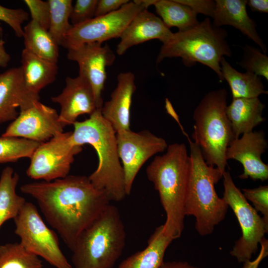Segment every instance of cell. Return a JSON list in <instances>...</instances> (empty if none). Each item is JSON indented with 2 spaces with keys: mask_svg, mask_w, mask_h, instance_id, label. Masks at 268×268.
Segmentation results:
<instances>
[{
  "mask_svg": "<svg viewBox=\"0 0 268 268\" xmlns=\"http://www.w3.org/2000/svg\"><path fill=\"white\" fill-rule=\"evenodd\" d=\"M20 189L36 200L48 224L71 251L80 233L110 202L105 194L85 176L29 183Z\"/></svg>",
  "mask_w": 268,
  "mask_h": 268,
  "instance_id": "obj_1",
  "label": "cell"
},
{
  "mask_svg": "<svg viewBox=\"0 0 268 268\" xmlns=\"http://www.w3.org/2000/svg\"><path fill=\"white\" fill-rule=\"evenodd\" d=\"M166 150L165 153L155 157L146 173L158 192L166 213L163 232L173 240L180 238L184 230L191 161L184 143L171 144Z\"/></svg>",
  "mask_w": 268,
  "mask_h": 268,
  "instance_id": "obj_2",
  "label": "cell"
},
{
  "mask_svg": "<svg viewBox=\"0 0 268 268\" xmlns=\"http://www.w3.org/2000/svg\"><path fill=\"white\" fill-rule=\"evenodd\" d=\"M71 138L75 145H91L96 151L98 164L88 177L92 185L110 201H120L127 196L124 173L117 145L116 133L97 109L83 121H76Z\"/></svg>",
  "mask_w": 268,
  "mask_h": 268,
  "instance_id": "obj_3",
  "label": "cell"
},
{
  "mask_svg": "<svg viewBox=\"0 0 268 268\" xmlns=\"http://www.w3.org/2000/svg\"><path fill=\"white\" fill-rule=\"evenodd\" d=\"M190 168L185 202L186 215L196 218L195 228L201 236L211 234L225 217L228 205L219 198L214 185L222 178L220 170L206 164L199 146L188 139Z\"/></svg>",
  "mask_w": 268,
  "mask_h": 268,
  "instance_id": "obj_4",
  "label": "cell"
},
{
  "mask_svg": "<svg viewBox=\"0 0 268 268\" xmlns=\"http://www.w3.org/2000/svg\"><path fill=\"white\" fill-rule=\"evenodd\" d=\"M126 239L119 210L109 204L78 236L72 251V263L75 268H112Z\"/></svg>",
  "mask_w": 268,
  "mask_h": 268,
  "instance_id": "obj_5",
  "label": "cell"
},
{
  "mask_svg": "<svg viewBox=\"0 0 268 268\" xmlns=\"http://www.w3.org/2000/svg\"><path fill=\"white\" fill-rule=\"evenodd\" d=\"M227 32L214 26L207 17L194 27L185 31L173 33L163 43L156 59L159 64L166 58H180L183 64L191 67L197 63L208 67L224 81L220 61L224 56L231 57L232 51L227 43Z\"/></svg>",
  "mask_w": 268,
  "mask_h": 268,
  "instance_id": "obj_6",
  "label": "cell"
},
{
  "mask_svg": "<svg viewBox=\"0 0 268 268\" xmlns=\"http://www.w3.org/2000/svg\"><path fill=\"white\" fill-rule=\"evenodd\" d=\"M227 92L225 88L206 93L195 108L192 137L207 164L226 172V150L235 138L226 115Z\"/></svg>",
  "mask_w": 268,
  "mask_h": 268,
  "instance_id": "obj_7",
  "label": "cell"
},
{
  "mask_svg": "<svg viewBox=\"0 0 268 268\" xmlns=\"http://www.w3.org/2000/svg\"><path fill=\"white\" fill-rule=\"evenodd\" d=\"M224 191L222 199L236 215L242 231L241 237L235 242L230 254L239 263L250 261L258 245L268 233V224L258 214L235 185L230 173L223 176Z\"/></svg>",
  "mask_w": 268,
  "mask_h": 268,
  "instance_id": "obj_8",
  "label": "cell"
},
{
  "mask_svg": "<svg viewBox=\"0 0 268 268\" xmlns=\"http://www.w3.org/2000/svg\"><path fill=\"white\" fill-rule=\"evenodd\" d=\"M13 220L14 233L26 251L56 268H72L60 249L57 234L46 225L35 205L26 201Z\"/></svg>",
  "mask_w": 268,
  "mask_h": 268,
  "instance_id": "obj_9",
  "label": "cell"
},
{
  "mask_svg": "<svg viewBox=\"0 0 268 268\" xmlns=\"http://www.w3.org/2000/svg\"><path fill=\"white\" fill-rule=\"evenodd\" d=\"M147 9L142 0L130 1L112 13L94 17L72 26L64 37L61 46L67 49L83 44L100 43L120 38L134 16Z\"/></svg>",
  "mask_w": 268,
  "mask_h": 268,
  "instance_id": "obj_10",
  "label": "cell"
},
{
  "mask_svg": "<svg viewBox=\"0 0 268 268\" xmlns=\"http://www.w3.org/2000/svg\"><path fill=\"white\" fill-rule=\"evenodd\" d=\"M72 132L62 133L41 143L30 157L28 177L51 182L68 175L74 156L82 150L71 140Z\"/></svg>",
  "mask_w": 268,
  "mask_h": 268,
  "instance_id": "obj_11",
  "label": "cell"
},
{
  "mask_svg": "<svg viewBox=\"0 0 268 268\" xmlns=\"http://www.w3.org/2000/svg\"><path fill=\"white\" fill-rule=\"evenodd\" d=\"M117 149L123 166L127 195H130L135 177L143 164L168 147L166 141L148 130H131L116 133Z\"/></svg>",
  "mask_w": 268,
  "mask_h": 268,
  "instance_id": "obj_12",
  "label": "cell"
},
{
  "mask_svg": "<svg viewBox=\"0 0 268 268\" xmlns=\"http://www.w3.org/2000/svg\"><path fill=\"white\" fill-rule=\"evenodd\" d=\"M56 109L39 102L20 110L1 136L22 138L43 143L63 133Z\"/></svg>",
  "mask_w": 268,
  "mask_h": 268,
  "instance_id": "obj_13",
  "label": "cell"
},
{
  "mask_svg": "<svg viewBox=\"0 0 268 268\" xmlns=\"http://www.w3.org/2000/svg\"><path fill=\"white\" fill-rule=\"evenodd\" d=\"M91 43L67 49V59L79 67V75L90 84L95 97L97 109L103 101L102 92L107 79L106 68L111 66L116 56L107 44Z\"/></svg>",
  "mask_w": 268,
  "mask_h": 268,
  "instance_id": "obj_14",
  "label": "cell"
},
{
  "mask_svg": "<svg viewBox=\"0 0 268 268\" xmlns=\"http://www.w3.org/2000/svg\"><path fill=\"white\" fill-rule=\"evenodd\" d=\"M268 147V141L263 130L252 131L234 138L226 149V160L240 162L244 171L239 177L253 180L265 181L268 179V165L261 159V155Z\"/></svg>",
  "mask_w": 268,
  "mask_h": 268,
  "instance_id": "obj_15",
  "label": "cell"
},
{
  "mask_svg": "<svg viewBox=\"0 0 268 268\" xmlns=\"http://www.w3.org/2000/svg\"><path fill=\"white\" fill-rule=\"evenodd\" d=\"M51 100L60 106L59 120L64 128L73 125L80 115H90L98 109L90 84L79 75L75 77H67L62 92L52 97Z\"/></svg>",
  "mask_w": 268,
  "mask_h": 268,
  "instance_id": "obj_16",
  "label": "cell"
},
{
  "mask_svg": "<svg viewBox=\"0 0 268 268\" xmlns=\"http://www.w3.org/2000/svg\"><path fill=\"white\" fill-rule=\"evenodd\" d=\"M39 99L27 89L20 67L0 74V124L13 121L19 113L17 108H26Z\"/></svg>",
  "mask_w": 268,
  "mask_h": 268,
  "instance_id": "obj_17",
  "label": "cell"
},
{
  "mask_svg": "<svg viewBox=\"0 0 268 268\" xmlns=\"http://www.w3.org/2000/svg\"><path fill=\"white\" fill-rule=\"evenodd\" d=\"M173 32L162 19L145 9L131 20L125 28L116 49L117 54L123 55L130 48L152 39L165 42Z\"/></svg>",
  "mask_w": 268,
  "mask_h": 268,
  "instance_id": "obj_18",
  "label": "cell"
},
{
  "mask_svg": "<svg viewBox=\"0 0 268 268\" xmlns=\"http://www.w3.org/2000/svg\"><path fill=\"white\" fill-rule=\"evenodd\" d=\"M110 99L103 105L101 112L116 133L131 130V108L136 90L135 76L132 72H121Z\"/></svg>",
  "mask_w": 268,
  "mask_h": 268,
  "instance_id": "obj_19",
  "label": "cell"
},
{
  "mask_svg": "<svg viewBox=\"0 0 268 268\" xmlns=\"http://www.w3.org/2000/svg\"><path fill=\"white\" fill-rule=\"evenodd\" d=\"M212 16L213 25L218 27L230 25L238 29L260 46L264 53L267 47L256 30V24L246 9V0H216Z\"/></svg>",
  "mask_w": 268,
  "mask_h": 268,
  "instance_id": "obj_20",
  "label": "cell"
},
{
  "mask_svg": "<svg viewBox=\"0 0 268 268\" xmlns=\"http://www.w3.org/2000/svg\"><path fill=\"white\" fill-rule=\"evenodd\" d=\"M265 105L259 97L233 98L227 106L226 115L232 129L235 138L241 134L253 131L265 119L263 112Z\"/></svg>",
  "mask_w": 268,
  "mask_h": 268,
  "instance_id": "obj_21",
  "label": "cell"
},
{
  "mask_svg": "<svg viewBox=\"0 0 268 268\" xmlns=\"http://www.w3.org/2000/svg\"><path fill=\"white\" fill-rule=\"evenodd\" d=\"M20 67L27 89L36 95L54 82L58 71L57 64L38 57L25 49L21 53Z\"/></svg>",
  "mask_w": 268,
  "mask_h": 268,
  "instance_id": "obj_22",
  "label": "cell"
},
{
  "mask_svg": "<svg viewBox=\"0 0 268 268\" xmlns=\"http://www.w3.org/2000/svg\"><path fill=\"white\" fill-rule=\"evenodd\" d=\"M173 240L163 232V225L157 227L147 247L122 262L117 268H159L165 251Z\"/></svg>",
  "mask_w": 268,
  "mask_h": 268,
  "instance_id": "obj_23",
  "label": "cell"
},
{
  "mask_svg": "<svg viewBox=\"0 0 268 268\" xmlns=\"http://www.w3.org/2000/svg\"><path fill=\"white\" fill-rule=\"evenodd\" d=\"M220 64L223 78L230 86L233 98H256L261 94H268L260 76L247 71H237L224 57Z\"/></svg>",
  "mask_w": 268,
  "mask_h": 268,
  "instance_id": "obj_24",
  "label": "cell"
},
{
  "mask_svg": "<svg viewBox=\"0 0 268 268\" xmlns=\"http://www.w3.org/2000/svg\"><path fill=\"white\" fill-rule=\"evenodd\" d=\"M22 37L24 49L38 57L57 64L59 45L48 30L31 20L23 27Z\"/></svg>",
  "mask_w": 268,
  "mask_h": 268,
  "instance_id": "obj_25",
  "label": "cell"
},
{
  "mask_svg": "<svg viewBox=\"0 0 268 268\" xmlns=\"http://www.w3.org/2000/svg\"><path fill=\"white\" fill-rule=\"evenodd\" d=\"M19 177L11 167L3 169L0 177V227L7 220L14 219L26 202L17 194Z\"/></svg>",
  "mask_w": 268,
  "mask_h": 268,
  "instance_id": "obj_26",
  "label": "cell"
},
{
  "mask_svg": "<svg viewBox=\"0 0 268 268\" xmlns=\"http://www.w3.org/2000/svg\"><path fill=\"white\" fill-rule=\"evenodd\" d=\"M153 5L157 14L169 28L176 27L178 31H185L199 23L197 14L190 7L177 0H155Z\"/></svg>",
  "mask_w": 268,
  "mask_h": 268,
  "instance_id": "obj_27",
  "label": "cell"
},
{
  "mask_svg": "<svg viewBox=\"0 0 268 268\" xmlns=\"http://www.w3.org/2000/svg\"><path fill=\"white\" fill-rule=\"evenodd\" d=\"M39 257L26 251L20 244L0 245V268H43Z\"/></svg>",
  "mask_w": 268,
  "mask_h": 268,
  "instance_id": "obj_28",
  "label": "cell"
},
{
  "mask_svg": "<svg viewBox=\"0 0 268 268\" xmlns=\"http://www.w3.org/2000/svg\"><path fill=\"white\" fill-rule=\"evenodd\" d=\"M50 16L48 31L61 45L63 39L72 25L69 23L71 0H49Z\"/></svg>",
  "mask_w": 268,
  "mask_h": 268,
  "instance_id": "obj_29",
  "label": "cell"
},
{
  "mask_svg": "<svg viewBox=\"0 0 268 268\" xmlns=\"http://www.w3.org/2000/svg\"><path fill=\"white\" fill-rule=\"evenodd\" d=\"M40 143L16 137H0V163L30 158Z\"/></svg>",
  "mask_w": 268,
  "mask_h": 268,
  "instance_id": "obj_30",
  "label": "cell"
},
{
  "mask_svg": "<svg viewBox=\"0 0 268 268\" xmlns=\"http://www.w3.org/2000/svg\"><path fill=\"white\" fill-rule=\"evenodd\" d=\"M243 55L238 64L247 72L263 76L268 80V57L255 47L246 45Z\"/></svg>",
  "mask_w": 268,
  "mask_h": 268,
  "instance_id": "obj_31",
  "label": "cell"
},
{
  "mask_svg": "<svg viewBox=\"0 0 268 268\" xmlns=\"http://www.w3.org/2000/svg\"><path fill=\"white\" fill-rule=\"evenodd\" d=\"M29 19V14L22 9H11L0 5V20L7 24L18 37H22V25Z\"/></svg>",
  "mask_w": 268,
  "mask_h": 268,
  "instance_id": "obj_32",
  "label": "cell"
},
{
  "mask_svg": "<svg viewBox=\"0 0 268 268\" xmlns=\"http://www.w3.org/2000/svg\"><path fill=\"white\" fill-rule=\"evenodd\" d=\"M245 198L251 201L255 210L263 215L265 222L268 224V186H260L254 189H243Z\"/></svg>",
  "mask_w": 268,
  "mask_h": 268,
  "instance_id": "obj_33",
  "label": "cell"
},
{
  "mask_svg": "<svg viewBox=\"0 0 268 268\" xmlns=\"http://www.w3.org/2000/svg\"><path fill=\"white\" fill-rule=\"evenodd\" d=\"M98 0H77L72 5L70 20L71 25H77L95 16Z\"/></svg>",
  "mask_w": 268,
  "mask_h": 268,
  "instance_id": "obj_34",
  "label": "cell"
},
{
  "mask_svg": "<svg viewBox=\"0 0 268 268\" xmlns=\"http://www.w3.org/2000/svg\"><path fill=\"white\" fill-rule=\"evenodd\" d=\"M24 2L29 9L31 20L48 30L50 16L48 1L24 0Z\"/></svg>",
  "mask_w": 268,
  "mask_h": 268,
  "instance_id": "obj_35",
  "label": "cell"
},
{
  "mask_svg": "<svg viewBox=\"0 0 268 268\" xmlns=\"http://www.w3.org/2000/svg\"><path fill=\"white\" fill-rule=\"evenodd\" d=\"M189 7L197 14L201 13L212 18L215 7V0H177Z\"/></svg>",
  "mask_w": 268,
  "mask_h": 268,
  "instance_id": "obj_36",
  "label": "cell"
},
{
  "mask_svg": "<svg viewBox=\"0 0 268 268\" xmlns=\"http://www.w3.org/2000/svg\"><path fill=\"white\" fill-rule=\"evenodd\" d=\"M129 1V0H98L94 17L114 12Z\"/></svg>",
  "mask_w": 268,
  "mask_h": 268,
  "instance_id": "obj_37",
  "label": "cell"
},
{
  "mask_svg": "<svg viewBox=\"0 0 268 268\" xmlns=\"http://www.w3.org/2000/svg\"><path fill=\"white\" fill-rule=\"evenodd\" d=\"M261 249L257 257L253 261H248L244 263L242 268H258L262 261L268 255V241L264 238L260 242Z\"/></svg>",
  "mask_w": 268,
  "mask_h": 268,
  "instance_id": "obj_38",
  "label": "cell"
},
{
  "mask_svg": "<svg viewBox=\"0 0 268 268\" xmlns=\"http://www.w3.org/2000/svg\"><path fill=\"white\" fill-rule=\"evenodd\" d=\"M248 5L253 11L268 12V1L267 0H247Z\"/></svg>",
  "mask_w": 268,
  "mask_h": 268,
  "instance_id": "obj_39",
  "label": "cell"
},
{
  "mask_svg": "<svg viewBox=\"0 0 268 268\" xmlns=\"http://www.w3.org/2000/svg\"><path fill=\"white\" fill-rule=\"evenodd\" d=\"M159 268H200L192 266L186 262L173 261L167 262L162 264Z\"/></svg>",
  "mask_w": 268,
  "mask_h": 268,
  "instance_id": "obj_40",
  "label": "cell"
},
{
  "mask_svg": "<svg viewBox=\"0 0 268 268\" xmlns=\"http://www.w3.org/2000/svg\"><path fill=\"white\" fill-rule=\"evenodd\" d=\"M10 60V56L6 51L4 42L0 40V67H6Z\"/></svg>",
  "mask_w": 268,
  "mask_h": 268,
  "instance_id": "obj_41",
  "label": "cell"
}]
</instances>
